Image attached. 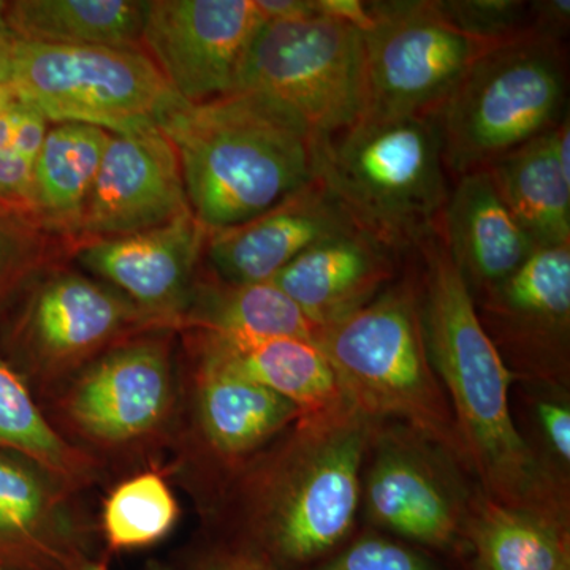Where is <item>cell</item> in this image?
I'll list each match as a JSON object with an SVG mask.
<instances>
[{
	"label": "cell",
	"mask_w": 570,
	"mask_h": 570,
	"mask_svg": "<svg viewBox=\"0 0 570 570\" xmlns=\"http://www.w3.org/2000/svg\"><path fill=\"white\" fill-rule=\"evenodd\" d=\"M145 13L138 0H14L3 22L22 41L142 50Z\"/></svg>",
	"instance_id": "484cf974"
},
{
	"label": "cell",
	"mask_w": 570,
	"mask_h": 570,
	"mask_svg": "<svg viewBox=\"0 0 570 570\" xmlns=\"http://www.w3.org/2000/svg\"><path fill=\"white\" fill-rule=\"evenodd\" d=\"M13 50L14 37L7 29L6 22H0V86L10 85Z\"/></svg>",
	"instance_id": "74e56055"
},
{
	"label": "cell",
	"mask_w": 570,
	"mask_h": 570,
	"mask_svg": "<svg viewBox=\"0 0 570 570\" xmlns=\"http://www.w3.org/2000/svg\"><path fill=\"white\" fill-rule=\"evenodd\" d=\"M400 254L348 228L322 239L273 279L318 328L367 305L395 277Z\"/></svg>",
	"instance_id": "ac0fdd59"
},
{
	"label": "cell",
	"mask_w": 570,
	"mask_h": 570,
	"mask_svg": "<svg viewBox=\"0 0 570 570\" xmlns=\"http://www.w3.org/2000/svg\"><path fill=\"white\" fill-rule=\"evenodd\" d=\"M264 21L255 0H151L141 48L176 96L206 102L236 92Z\"/></svg>",
	"instance_id": "5bb4252c"
},
{
	"label": "cell",
	"mask_w": 570,
	"mask_h": 570,
	"mask_svg": "<svg viewBox=\"0 0 570 570\" xmlns=\"http://www.w3.org/2000/svg\"><path fill=\"white\" fill-rule=\"evenodd\" d=\"M142 570H176L175 566L164 564L160 561H149Z\"/></svg>",
	"instance_id": "ab89813d"
},
{
	"label": "cell",
	"mask_w": 570,
	"mask_h": 570,
	"mask_svg": "<svg viewBox=\"0 0 570 570\" xmlns=\"http://www.w3.org/2000/svg\"><path fill=\"white\" fill-rule=\"evenodd\" d=\"M110 568V564L104 566V568H100L99 570H108Z\"/></svg>",
	"instance_id": "60d3db41"
},
{
	"label": "cell",
	"mask_w": 570,
	"mask_h": 570,
	"mask_svg": "<svg viewBox=\"0 0 570 570\" xmlns=\"http://www.w3.org/2000/svg\"><path fill=\"white\" fill-rule=\"evenodd\" d=\"M71 255L69 239L45 227L36 214L0 206V311L33 276Z\"/></svg>",
	"instance_id": "f546056e"
},
{
	"label": "cell",
	"mask_w": 570,
	"mask_h": 570,
	"mask_svg": "<svg viewBox=\"0 0 570 570\" xmlns=\"http://www.w3.org/2000/svg\"><path fill=\"white\" fill-rule=\"evenodd\" d=\"M564 41L534 32L494 45L433 112L449 174L490 167L568 115Z\"/></svg>",
	"instance_id": "52a82bcc"
},
{
	"label": "cell",
	"mask_w": 570,
	"mask_h": 570,
	"mask_svg": "<svg viewBox=\"0 0 570 570\" xmlns=\"http://www.w3.org/2000/svg\"><path fill=\"white\" fill-rule=\"evenodd\" d=\"M10 86L50 124H86L112 135L159 127L181 100L142 50L18 39Z\"/></svg>",
	"instance_id": "8fae6325"
},
{
	"label": "cell",
	"mask_w": 570,
	"mask_h": 570,
	"mask_svg": "<svg viewBox=\"0 0 570 570\" xmlns=\"http://www.w3.org/2000/svg\"><path fill=\"white\" fill-rule=\"evenodd\" d=\"M179 404V335L154 330L105 352L40 406L59 434L96 461L108 487L163 469Z\"/></svg>",
	"instance_id": "277c9868"
},
{
	"label": "cell",
	"mask_w": 570,
	"mask_h": 570,
	"mask_svg": "<svg viewBox=\"0 0 570 570\" xmlns=\"http://www.w3.org/2000/svg\"><path fill=\"white\" fill-rule=\"evenodd\" d=\"M159 129L178 156L190 212L208 232L246 223L316 179V135L264 94L178 100Z\"/></svg>",
	"instance_id": "3957f363"
},
{
	"label": "cell",
	"mask_w": 570,
	"mask_h": 570,
	"mask_svg": "<svg viewBox=\"0 0 570 570\" xmlns=\"http://www.w3.org/2000/svg\"><path fill=\"white\" fill-rule=\"evenodd\" d=\"M531 32L564 41L570 26L569 0H539L530 2Z\"/></svg>",
	"instance_id": "d590c367"
},
{
	"label": "cell",
	"mask_w": 570,
	"mask_h": 570,
	"mask_svg": "<svg viewBox=\"0 0 570 570\" xmlns=\"http://www.w3.org/2000/svg\"><path fill=\"white\" fill-rule=\"evenodd\" d=\"M111 137L86 124H52L33 164V212L71 246Z\"/></svg>",
	"instance_id": "d4e9b609"
},
{
	"label": "cell",
	"mask_w": 570,
	"mask_h": 570,
	"mask_svg": "<svg viewBox=\"0 0 570 570\" xmlns=\"http://www.w3.org/2000/svg\"><path fill=\"white\" fill-rule=\"evenodd\" d=\"M0 449L21 453L88 494L108 487L96 461L75 449L51 425L39 400L0 352Z\"/></svg>",
	"instance_id": "4316f807"
},
{
	"label": "cell",
	"mask_w": 570,
	"mask_h": 570,
	"mask_svg": "<svg viewBox=\"0 0 570 570\" xmlns=\"http://www.w3.org/2000/svg\"><path fill=\"white\" fill-rule=\"evenodd\" d=\"M366 504L390 531L430 547H448L460 531V509L448 485L417 452L397 442L379 449L367 472Z\"/></svg>",
	"instance_id": "7402d4cb"
},
{
	"label": "cell",
	"mask_w": 570,
	"mask_h": 570,
	"mask_svg": "<svg viewBox=\"0 0 570 570\" xmlns=\"http://www.w3.org/2000/svg\"><path fill=\"white\" fill-rule=\"evenodd\" d=\"M439 13L471 39L499 45L531 32L530 2L520 0H433Z\"/></svg>",
	"instance_id": "4dcf8cb0"
},
{
	"label": "cell",
	"mask_w": 570,
	"mask_h": 570,
	"mask_svg": "<svg viewBox=\"0 0 570 570\" xmlns=\"http://www.w3.org/2000/svg\"><path fill=\"white\" fill-rule=\"evenodd\" d=\"M318 570H436L426 558L403 543L370 535L352 543Z\"/></svg>",
	"instance_id": "1f68e13d"
},
{
	"label": "cell",
	"mask_w": 570,
	"mask_h": 570,
	"mask_svg": "<svg viewBox=\"0 0 570 570\" xmlns=\"http://www.w3.org/2000/svg\"><path fill=\"white\" fill-rule=\"evenodd\" d=\"M299 417L291 401L179 336L178 417L165 475L208 519L236 475Z\"/></svg>",
	"instance_id": "ba28073f"
},
{
	"label": "cell",
	"mask_w": 570,
	"mask_h": 570,
	"mask_svg": "<svg viewBox=\"0 0 570 570\" xmlns=\"http://www.w3.org/2000/svg\"><path fill=\"white\" fill-rule=\"evenodd\" d=\"M367 111L433 115L489 48L444 20L433 0L365 2Z\"/></svg>",
	"instance_id": "7c38bea8"
},
{
	"label": "cell",
	"mask_w": 570,
	"mask_h": 570,
	"mask_svg": "<svg viewBox=\"0 0 570 570\" xmlns=\"http://www.w3.org/2000/svg\"><path fill=\"white\" fill-rule=\"evenodd\" d=\"M171 330L69 265L43 269L0 311V352L37 400L130 337Z\"/></svg>",
	"instance_id": "9c48e42d"
},
{
	"label": "cell",
	"mask_w": 570,
	"mask_h": 570,
	"mask_svg": "<svg viewBox=\"0 0 570 570\" xmlns=\"http://www.w3.org/2000/svg\"><path fill=\"white\" fill-rule=\"evenodd\" d=\"M414 253L423 340L434 373L449 393L461 453L498 502L539 512L538 463L509 407L512 373L438 232Z\"/></svg>",
	"instance_id": "7a4b0ae2"
},
{
	"label": "cell",
	"mask_w": 570,
	"mask_h": 570,
	"mask_svg": "<svg viewBox=\"0 0 570 570\" xmlns=\"http://www.w3.org/2000/svg\"><path fill=\"white\" fill-rule=\"evenodd\" d=\"M206 236L208 230L189 212L138 234L81 243L71 258L142 313L178 332L204 262Z\"/></svg>",
	"instance_id": "2e32d148"
},
{
	"label": "cell",
	"mask_w": 570,
	"mask_h": 570,
	"mask_svg": "<svg viewBox=\"0 0 570 570\" xmlns=\"http://www.w3.org/2000/svg\"><path fill=\"white\" fill-rule=\"evenodd\" d=\"M562 570H570V566H568V568H564V569H562Z\"/></svg>",
	"instance_id": "b9f144b4"
},
{
	"label": "cell",
	"mask_w": 570,
	"mask_h": 570,
	"mask_svg": "<svg viewBox=\"0 0 570 570\" xmlns=\"http://www.w3.org/2000/svg\"><path fill=\"white\" fill-rule=\"evenodd\" d=\"M483 311L499 340L524 354L554 356L568 348L570 245L535 247L489 295Z\"/></svg>",
	"instance_id": "ffe728a7"
},
{
	"label": "cell",
	"mask_w": 570,
	"mask_h": 570,
	"mask_svg": "<svg viewBox=\"0 0 570 570\" xmlns=\"http://www.w3.org/2000/svg\"><path fill=\"white\" fill-rule=\"evenodd\" d=\"M18 99L14 96L13 89L10 85L0 86V112L7 110L11 105L17 104Z\"/></svg>",
	"instance_id": "f35d334b"
},
{
	"label": "cell",
	"mask_w": 570,
	"mask_h": 570,
	"mask_svg": "<svg viewBox=\"0 0 570 570\" xmlns=\"http://www.w3.org/2000/svg\"><path fill=\"white\" fill-rule=\"evenodd\" d=\"M469 528L478 570H562L570 566L564 535L534 510L489 501Z\"/></svg>",
	"instance_id": "83f0119b"
},
{
	"label": "cell",
	"mask_w": 570,
	"mask_h": 570,
	"mask_svg": "<svg viewBox=\"0 0 570 570\" xmlns=\"http://www.w3.org/2000/svg\"><path fill=\"white\" fill-rule=\"evenodd\" d=\"M50 127L51 124L39 111L21 104L20 118H18L17 129H14L11 149L29 163L36 164Z\"/></svg>",
	"instance_id": "e575fe53"
},
{
	"label": "cell",
	"mask_w": 570,
	"mask_h": 570,
	"mask_svg": "<svg viewBox=\"0 0 570 570\" xmlns=\"http://www.w3.org/2000/svg\"><path fill=\"white\" fill-rule=\"evenodd\" d=\"M236 91L264 94L316 137L354 126L367 111L365 40L346 18L318 10L265 20L246 52Z\"/></svg>",
	"instance_id": "30bf717a"
},
{
	"label": "cell",
	"mask_w": 570,
	"mask_h": 570,
	"mask_svg": "<svg viewBox=\"0 0 570 570\" xmlns=\"http://www.w3.org/2000/svg\"><path fill=\"white\" fill-rule=\"evenodd\" d=\"M433 115L366 111L316 137V179L358 230L397 254L436 234L450 190Z\"/></svg>",
	"instance_id": "5b68a950"
},
{
	"label": "cell",
	"mask_w": 570,
	"mask_h": 570,
	"mask_svg": "<svg viewBox=\"0 0 570 570\" xmlns=\"http://www.w3.org/2000/svg\"><path fill=\"white\" fill-rule=\"evenodd\" d=\"M0 206L36 214L33 212V164L13 149L0 151Z\"/></svg>",
	"instance_id": "836d02e7"
},
{
	"label": "cell",
	"mask_w": 570,
	"mask_h": 570,
	"mask_svg": "<svg viewBox=\"0 0 570 570\" xmlns=\"http://www.w3.org/2000/svg\"><path fill=\"white\" fill-rule=\"evenodd\" d=\"M176 570H283L266 560L262 554L234 546V543L220 542L189 553L186 562Z\"/></svg>",
	"instance_id": "d6a6232c"
},
{
	"label": "cell",
	"mask_w": 570,
	"mask_h": 570,
	"mask_svg": "<svg viewBox=\"0 0 570 570\" xmlns=\"http://www.w3.org/2000/svg\"><path fill=\"white\" fill-rule=\"evenodd\" d=\"M354 227L314 179L246 223L208 232L204 261L228 283H268L311 246Z\"/></svg>",
	"instance_id": "e0dca14e"
},
{
	"label": "cell",
	"mask_w": 570,
	"mask_h": 570,
	"mask_svg": "<svg viewBox=\"0 0 570 570\" xmlns=\"http://www.w3.org/2000/svg\"><path fill=\"white\" fill-rule=\"evenodd\" d=\"M538 414L543 434L566 463L570 461V409L568 404L543 401L539 404Z\"/></svg>",
	"instance_id": "8d00e7d4"
},
{
	"label": "cell",
	"mask_w": 570,
	"mask_h": 570,
	"mask_svg": "<svg viewBox=\"0 0 570 570\" xmlns=\"http://www.w3.org/2000/svg\"><path fill=\"white\" fill-rule=\"evenodd\" d=\"M487 170L535 247L570 245V178L558 163L553 129L499 157Z\"/></svg>",
	"instance_id": "cb8c5ba5"
},
{
	"label": "cell",
	"mask_w": 570,
	"mask_h": 570,
	"mask_svg": "<svg viewBox=\"0 0 570 570\" xmlns=\"http://www.w3.org/2000/svg\"><path fill=\"white\" fill-rule=\"evenodd\" d=\"M174 145L159 127L112 135L75 234L81 243L138 234L189 213Z\"/></svg>",
	"instance_id": "9a60e30c"
},
{
	"label": "cell",
	"mask_w": 570,
	"mask_h": 570,
	"mask_svg": "<svg viewBox=\"0 0 570 570\" xmlns=\"http://www.w3.org/2000/svg\"><path fill=\"white\" fill-rule=\"evenodd\" d=\"M227 341L303 337L317 341L321 328L273 281L236 284L200 268L179 318L178 333Z\"/></svg>",
	"instance_id": "603a6c76"
},
{
	"label": "cell",
	"mask_w": 570,
	"mask_h": 570,
	"mask_svg": "<svg viewBox=\"0 0 570 570\" xmlns=\"http://www.w3.org/2000/svg\"><path fill=\"white\" fill-rule=\"evenodd\" d=\"M317 344L360 414L401 419L420 436L461 453L452 409L423 340L415 279L390 285L324 326Z\"/></svg>",
	"instance_id": "8992f818"
},
{
	"label": "cell",
	"mask_w": 570,
	"mask_h": 570,
	"mask_svg": "<svg viewBox=\"0 0 570 570\" xmlns=\"http://www.w3.org/2000/svg\"><path fill=\"white\" fill-rule=\"evenodd\" d=\"M181 505L163 469L151 468L116 480L97 513L108 554L149 549L174 532Z\"/></svg>",
	"instance_id": "f1b7e54d"
},
{
	"label": "cell",
	"mask_w": 570,
	"mask_h": 570,
	"mask_svg": "<svg viewBox=\"0 0 570 570\" xmlns=\"http://www.w3.org/2000/svg\"><path fill=\"white\" fill-rule=\"evenodd\" d=\"M370 439L371 420L354 407L299 417L236 475L206 520L227 521L228 543L279 569L316 561L354 527Z\"/></svg>",
	"instance_id": "6da1fadb"
},
{
	"label": "cell",
	"mask_w": 570,
	"mask_h": 570,
	"mask_svg": "<svg viewBox=\"0 0 570 570\" xmlns=\"http://www.w3.org/2000/svg\"><path fill=\"white\" fill-rule=\"evenodd\" d=\"M179 336L239 376L291 401L302 417H325L352 407L317 341H227L193 332Z\"/></svg>",
	"instance_id": "44dd1931"
},
{
	"label": "cell",
	"mask_w": 570,
	"mask_h": 570,
	"mask_svg": "<svg viewBox=\"0 0 570 570\" xmlns=\"http://www.w3.org/2000/svg\"><path fill=\"white\" fill-rule=\"evenodd\" d=\"M110 564L86 493L0 449V570H99Z\"/></svg>",
	"instance_id": "4fadbf2b"
},
{
	"label": "cell",
	"mask_w": 570,
	"mask_h": 570,
	"mask_svg": "<svg viewBox=\"0 0 570 570\" xmlns=\"http://www.w3.org/2000/svg\"><path fill=\"white\" fill-rule=\"evenodd\" d=\"M438 234L472 298H483L505 283L535 249L499 197L487 168L460 176Z\"/></svg>",
	"instance_id": "d6986e66"
}]
</instances>
